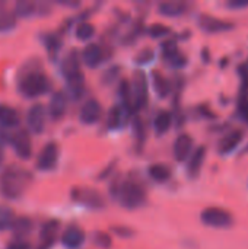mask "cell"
<instances>
[{
    "label": "cell",
    "mask_w": 248,
    "mask_h": 249,
    "mask_svg": "<svg viewBox=\"0 0 248 249\" xmlns=\"http://www.w3.org/2000/svg\"><path fill=\"white\" fill-rule=\"evenodd\" d=\"M18 90L23 98L32 99L42 96L51 90L50 79L42 71L38 58H29L18 70Z\"/></svg>",
    "instance_id": "6da1fadb"
},
{
    "label": "cell",
    "mask_w": 248,
    "mask_h": 249,
    "mask_svg": "<svg viewBox=\"0 0 248 249\" xmlns=\"http://www.w3.org/2000/svg\"><path fill=\"white\" fill-rule=\"evenodd\" d=\"M32 181V174L19 165H9L0 174V194L7 200H19Z\"/></svg>",
    "instance_id": "7a4b0ae2"
},
{
    "label": "cell",
    "mask_w": 248,
    "mask_h": 249,
    "mask_svg": "<svg viewBox=\"0 0 248 249\" xmlns=\"http://www.w3.org/2000/svg\"><path fill=\"white\" fill-rule=\"evenodd\" d=\"M111 194L123 207H126L129 210L139 209L146 203L145 188L133 179H124V181L114 182L111 185Z\"/></svg>",
    "instance_id": "3957f363"
},
{
    "label": "cell",
    "mask_w": 248,
    "mask_h": 249,
    "mask_svg": "<svg viewBox=\"0 0 248 249\" xmlns=\"http://www.w3.org/2000/svg\"><path fill=\"white\" fill-rule=\"evenodd\" d=\"M130 86H132V109L137 112L148 105V99H149L148 80L143 71H136Z\"/></svg>",
    "instance_id": "277c9868"
},
{
    "label": "cell",
    "mask_w": 248,
    "mask_h": 249,
    "mask_svg": "<svg viewBox=\"0 0 248 249\" xmlns=\"http://www.w3.org/2000/svg\"><path fill=\"white\" fill-rule=\"evenodd\" d=\"M70 197L75 203L91 209V210H101L105 207V200L104 197L92 188H82V187H76L72 190Z\"/></svg>",
    "instance_id": "5b68a950"
},
{
    "label": "cell",
    "mask_w": 248,
    "mask_h": 249,
    "mask_svg": "<svg viewBox=\"0 0 248 249\" xmlns=\"http://www.w3.org/2000/svg\"><path fill=\"white\" fill-rule=\"evenodd\" d=\"M200 219H202L203 225H206L209 228H215V229H227L234 225L232 214L228 210L219 209V207L205 209L203 213L200 214Z\"/></svg>",
    "instance_id": "8992f818"
},
{
    "label": "cell",
    "mask_w": 248,
    "mask_h": 249,
    "mask_svg": "<svg viewBox=\"0 0 248 249\" xmlns=\"http://www.w3.org/2000/svg\"><path fill=\"white\" fill-rule=\"evenodd\" d=\"M51 10V4L47 1H31V0H19L15 4L13 13L16 18L28 19L32 16H44Z\"/></svg>",
    "instance_id": "52a82bcc"
},
{
    "label": "cell",
    "mask_w": 248,
    "mask_h": 249,
    "mask_svg": "<svg viewBox=\"0 0 248 249\" xmlns=\"http://www.w3.org/2000/svg\"><path fill=\"white\" fill-rule=\"evenodd\" d=\"M9 144L13 147L15 153L22 159L28 160L32 156V142L29 131L25 128H19L9 136Z\"/></svg>",
    "instance_id": "ba28073f"
},
{
    "label": "cell",
    "mask_w": 248,
    "mask_h": 249,
    "mask_svg": "<svg viewBox=\"0 0 248 249\" xmlns=\"http://www.w3.org/2000/svg\"><path fill=\"white\" fill-rule=\"evenodd\" d=\"M57 160H58V146L57 143L50 142L39 152L37 159V168L44 172L53 171L57 166Z\"/></svg>",
    "instance_id": "9c48e42d"
},
{
    "label": "cell",
    "mask_w": 248,
    "mask_h": 249,
    "mask_svg": "<svg viewBox=\"0 0 248 249\" xmlns=\"http://www.w3.org/2000/svg\"><path fill=\"white\" fill-rule=\"evenodd\" d=\"M45 118H47V112L44 105L42 104L32 105L26 112V124L29 131L34 134H41L45 127Z\"/></svg>",
    "instance_id": "30bf717a"
},
{
    "label": "cell",
    "mask_w": 248,
    "mask_h": 249,
    "mask_svg": "<svg viewBox=\"0 0 248 249\" xmlns=\"http://www.w3.org/2000/svg\"><path fill=\"white\" fill-rule=\"evenodd\" d=\"M61 74L64 76L66 82L82 76L80 71V57L76 50H72L66 54L61 61Z\"/></svg>",
    "instance_id": "8fae6325"
},
{
    "label": "cell",
    "mask_w": 248,
    "mask_h": 249,
    "mask_svg": "<svg viewBox=\"0 0 248 249\" xmlns=\"http://www.w3.org/2000/svg\"><path fill=\"white\" fill-rule=\"evenodd\" d=\"M199 26L209 32V34H218V32H227L234 29V23L229 20H224L210 15H202L199 18Z\"/></svg>",
    "instance_id": "7c38bea8"
},
{
    "label": "cell",
    "mask_w": 248,
    "mask_h": 249,
    "mask_svg": "<svg viewBox=\"0 0 248 249\" xmlns=\"http://www.w3.org/2000/svg\"><path fill=\"white\" fill-rule=\"evenodd\" d=\"M101 115H102V107L96 99H88L79 111L80 123L88 124V125L98 123Z\"/></svg>",
    "instance_id": "4fadbf2b"
},
{
    "label": "cell",
    "mask_w": 248,
    "mask_h": 249,
    "mask_svg": "<svg viewBox=\"0 0 248 249\" xmlns=\"http://www.w3.org/2000/svg\"><path fill=\"white\" fill-rule=\"evenodd\" d=\"M174 158L178 162H186L190 159L191 153H193V139L189 134H180L175 142H174Z\"/></svg>",
    "instance_id": "5bb4252c"
},
{
    "label": "cell",
    "mask_w": 248,
    "mask_h": 249,
    "mask_svg": "<svg viewBox=\"0 0 248 249\" xmlns=\"http://www.w3.org/2000/svg\"><path fill=\"white\" fill-rule=\"evenodd\" d=\"M83 242H85V232L76 225L66 228V231L61 235V244L66 249L80 248Z\"/></svg>",
    "instance_id": "9a60e30c"
},
{
    "label": "cell",
    "mask_w": 248,
    "mask_h": 249,
    "mask_svg": "<svg viewBox=\"0 0 248 249\" xmlns=\"http://www.w3.org/2000/svg\"><path fill=\"white\" fill-rule=\"evenodd\" d=\"M244 139V131L243 130H232L231 133H228L227 136H224L218 144V152L219 155H229L232 153L240 143Z\"/></svg>",
    "instance_id": "2e32d148"
},
{
    "label": "cell",
    "mask_w": 248,
    "mask_h": 249,
    "mask_svg": "<svg viewBox=\"0 0 248 249\" xmlns=\"http://www.w3.org/2000/svg\"><path fill=\"white\" fill-rule=\"evenodd\" d=\"M67 109V96L64 92H54L50 104H48V114L53 120H60L66 114Z\"/></svg>",
    "instance_id": "e0dca14e"
},
{
    "label": "cell",
    "mask_w": 248,
    "mask_h": 249,
    "mask_svg": "<svg viewBox=\"0 0 248 249\" xmlns=\"http://www.w3.org/2000/svg\"><path fill=\"white\" fill-rule=\"evenodd\" d=\"M130 114L129 109L123 108L120 104L118 105H114L110 111H108V115H107V127L110 130H118L121 128L126 123H127V115Z\"/></svg>",
    "instance_id": "ac0fdd59"
},
{
    "label": "cell",
    "mask_w": 248,
    "mask_h": 249,
    "mask_svg": "<svg viewBox=\"0 0 248 249\" xmlns=\"http://www.w3.org/2000/svg\"><path fill=\"white\" fill-rule=\"evenodd\" d=\"M82 60L88 67L95 69L104 61V51L98 44H88L82 51Z\"/></svg>",
    "instance_id": "d6986e66"
},
{
    "label": "cell",
    "mask_w": 248,
    "mask_h": 249,
    "mask_svg": "<svg viewBox=\"0 0 248 249\" xmlns=\"http://www.w3.org/2000/svg\"><path fill=\"white\" fill-rule=\"evenodd\" d=\"M205 159H206V147L205 146H200L197 147L190 159H189V163H187V175L190 178H197L202 168H203V163H205Z\"/></svg>",
    "instance_id": "ffe728a7"
},
{
    "label": "cell",
    "mask_w": 248,
    "mask_h": 249,
    "mask_svg": "<svg viewBox=\"0 0 248 249\" xmlns=\"http://www.w3.org/2000/svg\"><path fill=\"white\" fill-rule=\"evenodd\" d=\"M20 117L18 111L9 105H0V127L3 130H12L19 127Z\"/></svg>",
    "instance_id": "44dd1931"
},
{
    "label": "cell",
    "mask_w": 248,
    "mask_h": 249,
    "mask_svg": "<svg viewBox=\"0 0 248 249\" xmlns=\"http://www.w3.org/2000/svg\"><path fill=\"white\" fill-rule=\"evenodd\" d=\"M32 229H34L32 220L26 216H20V217H16L10 231L13 233L15 241H25V238H28L31 235Z\"/></svg>",
    "instance_id": "7402d4cb"
},
{
    "label": "cell",
    "mask_w": 248,
    "mask_h": 249,
    "mask_svg": "<svg viewBox=\"0 0 248 249\" xmlns=\"http://www.w3.org/2000/svg\"><path fill=\"white\" fill-rule=\"evenodd\" d=\"M158 10L164 16L177 18V16H181L187 10V4L183 1H164L158 6Z\"/></svg>",
    "instance_id": "603a6c76"
},
{
    "label": "cell",
    "mask_w": 248,
    "mask_h": 249,
    "mask_svg": "<svg viewBox=\"0 0 248 249\" xmlns=\"http://www.w3.org/2000/svg\"><path fill=\"white\" fill-rule=\"evenodd\" d=\"M152 80H153V89L159 98H165L171 93V82L158 70L152 73Z\"/></svg>",
    "instance_id": "cb8c5ba5"
},
{
    "label": "cell",
    "mask_w": 248,
    "mask_h": 249,
    "mask_svg": "<svg viewBox=\"0 0 248 249\" xmlns=\"http://www.w3.org/2000/svg\"><path fill=\"white\" fill-rule=\"evenodd\" d=\"M171 124H172V115L170 111H165V109L159 111L153 120V128L158 136L165 134L171 128Z\"/></svg>",
    "instance_id": "d4e9b609"
},
{
    "label": "cell",
    "mask_w": 248,
    "mask_h": 249,
    "mask_svg": "<svg viewBox=\"0 0 248 249\" xmlns=\"http://www.w3.org/2000/svg\"><path fill=\"white\" fill-rule=\"evenodd\" d=\"M42 41H44V45H45V50H47L50 58L56 60L58 55V51L61 48V39L56 34H45L42 36Z\"/></svg>",
    "instance_id": "484cf974"
},
{
    "label": "cell",
    "mask_w": 248,
    "mask_h": 249,
    "mask_svg": "<svg viewBox=\"0 0 248 249\" xmlns=\"http://www.w3.org/2000/svg\"><path fill=\"white\" fill-rule=\"evenodd\" d=\"M83 92H85V77H83V74L76 77V79L67 80V93H69L70 99H73V101L80 99L83 96Z\"/></svg>",
    "instance_id": "4316f807"
},
{
    "label": "cell",
    "mask_w": 248,
    "mask_h": 249,
    "mask_svg": "<svg viewBox=\"0 0 248 249\" xmlns=\"http://www.w3.org/2000/svg\"><path fill=\"white\" fill-rule=\"evenodd\" d=\"M148 174H149V177H151L153 181H156V182H165V181H168L170 177H171L170 168L165 166V165H161V163H153V165H151L149 169H148Z\"/></svg>",
    "instance_id": "83f0119b"
},
{
    "label": "cell",
    "mask_w": 248,
    "mask_h": 249,
    "mask_svg": "<svg viewBox=\"0 0 248 249\" xmlns=\"http://www.w3.org/2000/svg\"><path fill=\"white\" fill-rule=\"evenodd\" d=\"M15 220H16V216L13 210L4 204H0V232L10 231Z\"/></svg>",
    "instance_id": "f1b7e54d"
},
{
    "label": "cell",
    "mask_w": 248,
    "mask_h": 249,
    "mask_svg": "<svg viewBox=\"0 0 248 249\" xmlns=\"http://www.w3.org/2000/svg\"><path fill=\"white\" fill-rule=\"evenodd\" d=\"M60 231V222L58 220H48L47 223H44V226L41 228V241H48V239H57Z\"/></svg>",
    "instance_id": "f546056e"
},
{
    "label": "cell",
    "mask_w": 248,
    "mask_h": 249,
    "mask_svg": "<svg viewBox=\"0 0 248 249\" xmlns=\"http://www.w3.org/2000/svg\"><path fill=\"white\" fill-rule=\"evenodd\" d=\"M16 26V15L7 9L0 10V32L12 31Z\"/></svg>",
    "instance_id": "4dcf8cb0"
},
{
    "label": "cell",
    "mask_w": 248,
    "mask_h": 249,
    "mask_svg": "<svg viewBox=\"0 0 248 249\" xmlns=\"http://www.w3.org/2000/svg\"><path fill=\"white\" fill-rule=\"evenodd\" d=\"M95 34V26L89 22H82L76 28V38L80 41H88L94 36Z\"/></svg>",
    "instance_id": "1f68e13d"
},
{
    "label": "cell",
    "mask_w": 248,
    "mask_h": 249,
    "mask_svg": "<svg viewBox=\"0 0 248 249\" xmlns=\"http://www.w3.org/2000/svg\"><path fill=\"white\" fill-rule=\"evenodd\" d=\"M148 34L152 38H164V36H168L171 34V28L161 25V23H155L148 29Z\"/></svg>",
    "instance_id": "d6a6232c"
},
{
    "label": "cell",
    "mask_w": 248,
    "mask_h": 249,
    "mask_svg": "<svg viewBox=\"0 0 248 249\" xmlns=\"http://www.w3.org/2000/svg\"><path fill=\"white\" fill-rule=\"evenodd\" d=\"M178 44L175 39H167L162 42V54H164V58H170L175 54H178Z\"/></svg>",
    "instance_id": "836d02e7"
},
{
    "label": "cell",
    "mask_w": 248,
    "mask_h": 249,
    "mask_svg": "<svg viewBox=\"0 0 248 249\" xmlns=\"http://www.w3.org/2000/svg\"><path fill=\"white\" fill-rule=\"evenodd\" d=\"M94 244L98 247V248L108 249L111 248L113 245V241H111V236L108 233H104V232H96L94 235Z\"/></svg>",
    "instance_id": "e575fe53"
},
{
    "label": "cell",
    "mask_w": 248,
    "mask_h": 249,
    "mask_svg": "<svg viewBox=\"0 0 248 249\" xmlns=\"http://www.w3.org/2000/svg\"><path fill=\"white\" fill-rule=\"evenodd\" d=\"M118 74H120V67H111V69H108V70L104 73V76H102V83L111 85L114 80L118 79Z\"/></svg>",
    "instance_id": "d590c367"
},
{
    "label": "cell",
    "mask_w": 248,
    "mask_h": 249,
    "mask_svg": "<svg viewBox=\"0 0 248 249\" xmlns=\"http://www.w3.org/2000/svg\"><path fill=\"white\" fill-rule=\"evenodd\" d=\"M167 61H168L172 67H175V69L184 67V66L187 64V58H186V55H183L181 53H178V54H175V55L167 58Z\"/></svg>",
    "instance_id": "8d00e7d4"
},
{
    "label": "cell",
    "mask_w": 248,
    "mask_h": 249,
    "mask_svg": "<svg viewBox=\"0 0 248 249\" xmlns=\"http://www.w3.org/2000/svg\"><path fill=\"white\" fill-rule=\"evenodd\" d=\"M111 232L115 233V235L120 236V238H132V236L134 235L133 229L126 228V226H113V228H111Z\"/></svg>",
    "instance_id": "74e56055"
},
{
    "label": "cell",
    "mask_w": 248,
    "mask_h": 249,
    "mask_svg": "<svg viewBox=\"0 0 248 249\" xmlns=\"http://www.w3.org/2000/svg\"><path fill=\"white\" fill-rule=\"evenodd\" d=\"M152 58H153V51L149 50V48H146V50H143V51L136 57V63H139V64H148V63L152 61Z\"/></svg>",
    "instance_id": "f35d334b"
},
{
    "label": "cell",
    "mask_w": 248,
    "mask_h": 249,
    "mask_svg": "<svg viewBox=\"0 0 248 249\" xmlns=\"http://www.w3.org/2000/svg\"><path fill=\"white\" fill-rule=\"evenodd\" d=\"M6 249H31V245L26 241H13L6 247Z\"/></svg>",
    "instance_id": "ab89813d"
},
{
    "label": "cell",
    "mask_w": 248,
    "mask_h": 249,
    "mask_svg": "<svg viewBox=\"0 0 248 249\" xmlns=\"http://www.w3.org/2000/svg\"><path fill=\"white\" fill-rule=\"evenodd\" d=\"M248 0H231L228 1V7L232 9H241V7H247Z\"/></svg>",
    "instance_id": "60d3db41"
},
{
    "label": "cell",
    "mask_w": 248,
    "mask_h": 249,
    "mask_svg": "<svg viewBox=\"0 0 248 249\" xmlns=\"http://www.w3.org/2000/svg\"><path fill=\"white\" fill-rule=\"evenodd\" d=\"M56 244V241L54 239H48V241H41V244L38 245V248L37 249H51L53 248V245Z\"/></svg>",
    "instance_id": "b9f144b4"
},
{
    "label": "cell",
    "mask_w": 248,
    "mask_h": 249,
    "mask_svg": "<svg viewBox=\"0 0 248 249\" xmlns=\"http://www.w3.org/2000/svg\"><path fill=\"white\" fill-rule=\"evenodd\" d=\"M240 115H241V118L248 124V102L246 105L240 107Z\"/></svg>",
    "instance_id": "7bdbcfd3"
},
{
    "label": "cell",
    "mask_w": 248,
    "mask_h": 249,
    "mask_svg": "<svg viewBox=\"0 0 248 249\" xmlns=\"http://www.w3.org/2000/svg\"><path fill=\"white\" fill-rule=\"evenodd\" d=\"M58 4L70 6V7H77V6H79V1H58Z\"/></svg>",
    "instance_id": "ee69618b"
},
{
    "label": "cell",
    "mask_w": 248,
    "mask_h": 249,
    "mask_svg": "<svg viewBox=\"0 0 248 249\" xmlns=\"http://www.w3.org/2000/svg\"><path fill=\"white\" fill-rule=\"evenodd\" d=\"M3 159H4V156H3V152H1V149H0V166H1V163H3Z\"/></svg>",
    "instance_id": "f6af8a7d"
},
{
    "label": "cell",
    "mask_w": 248,
    "mask_h": 249,
    "mask_svg": "<svg viewBox=\"0 0 248 249\" xmlns=\"http://www.w3.org/2000/svg\"><path fill=\"white\" fill-rule=\"evenodd\" d=\"M3 9H6V3L0 0V10H3Z\"/></svg>",
    "instance_id": "bcb514c9"
},
{
    "label": "cell",
    "mask_w": 248,
    "mask_h": 249,
    "mask_svg": "<svg viewBox=\"0 0 248 249\" xmlns=\"http://www.w3.org/2000/svg\"><path fill=\"white\" fill-rule=\"evenodd\" d=\"M247 66H248V63H247Z\"/></svg>",
    "instance_id": "7dc6e473"
}]
</instances>
